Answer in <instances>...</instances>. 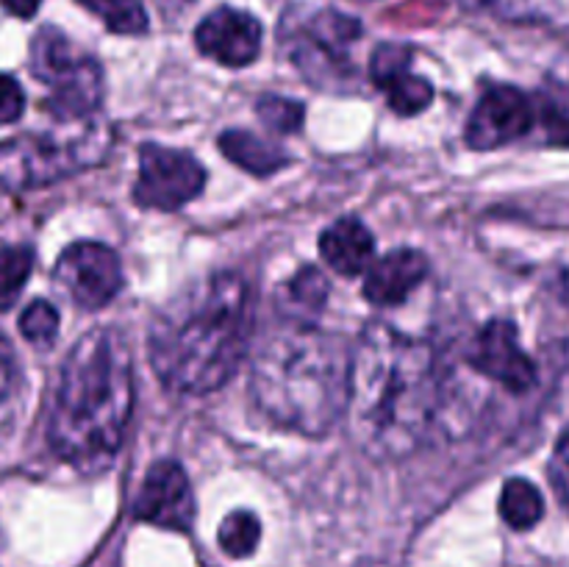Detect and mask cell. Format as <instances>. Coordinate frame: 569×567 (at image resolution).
<instances>
[{"label": "cell", "instance_id": "cell-20", "mask_svg": "<svg viewBox=\"0 0 569 567\" xmlns=\"http://www.w3.org/2000/svg\"><path fill=\"white\" fill-rule=\"evenodd\" d=\"M33 270V250L28 245L0 248V311L11 309Z\"/></svg>", "mask_w": 569, "mask_h": 567}, {"label": "cell", "instance_id": "cell-6", "mask_svg": "<svg viewBox=\"0 0 569 567\" xmlns=\"http://www.w3.org/2000/svg\"><path fill=\"white\" fill-rule=\"evenodd\" d=\"M31 72L48 87L44 109L61 122L94 117L103 100L100 64L56 28H42L33 37Z\"/></svg>", "mask_w": 569, "mask_h": 567}, {"label": "cell", "instance_id": "cell-3", "mask_svg": "<svg viewBox=\"0 0 569 567\" xmlns=\"http://www.w3.org/2000/svg\"><path fill=\"white\" fill-rule=\"evenodd\" d=\"M133 409L131 348L117 328H92L67 354L48 420L50 448L78 472H103Z\"/></svg>", "mask_w": 569, "mask_h": 567}, {"label": "cell", "instance_id": "cell-4", "mask_svg": "<svg viewBox=\"0 0 569 567\" xmlns=\"http://www.w3.org/2000/svg\"><path fill=\"white\" fill-rule=\"evenodd\" d=\"M353 350L339 334L289 322L261 342L250 392L270 420L306 437H322L350 400Z\"/></svg>", "mask_w": 569, "mask_h": 567}, {"label": "cell", "instance_id": "cell-10", "mask_svg": "<svg viewBox=\"0 0 569 567\" xmlns=\"http://www.w3.org/2000/svg\"><path fill=\"white\" fill-rule=\"evenodd\" d=\"M537 122V106L517 87H492L467 120V145L472 150H498L528 137Z\"/></svg>", "mask_w": 569, "mask_h": 567}, {"label": "cell", "instance_id": "cell-28", "mask_svg": "<svg viewBox=\"0 0 569 567\" xmlns=\"http://www.w3.org/2000/svg\"><path fill=\"white\" fill-rule=\"evenodd\" d=\"M14 370H17V361H14V350H11L9 339L0 334V398L9 392L11 381H14Z\"/></svg>", "mask_w": 569, "mask_h": 567}, {"label": "cell", "instance_id": "cell-18", "mask_svg": "<svg viewBox=\"0 0 569 567\" xmlns=\"http://www.w3.org/2000/svg\"><path fill=\"white\" fill-rule=\"evenodd\" d=\"M220 148L233 165L253 172V176H272V172H278L289 161L281 153V148H276V145H270L267 139L256 137L250 131H226L220 137Z\"/></svg>", "mask_w": 569, "mask_h": 567}, {"label": "cell", "instance_id": "cell-16", "mask_svg": "<svg viewBox=\"0 0 569 567\" xmlns=\"http://www.w3.org/2000/svg\"><path fill=\"white\" fill-rule=\"evenodd\" d=\"M320 256L339 276H359L372 265L376 239L365 222L356 217H342L322 231Z\"/></svg>", "mask_w": 569, "mask_h": 567}, {"label": "cell", "instance_id": "cell-22", "mask_svg": "<svg viewBox=\"0 0 569 567\" xmlns=\"http://www.w3.org/2000/svg\"><path fill=\"white\" fill-rule=\"evenodd\" d=\"M217 539H220V548L226 550L228 556L244 559V556L253 554L256 545H259L261 523L256 520V515H250V511H231V515L222 520Z\"/></svg>", "mask_w": 569, "mask_h": 567}, {"label": "cell", "instance_id": "cell-7", "mask_svg": "<svg viewBox=\"0 0 569 567\" xmlns=\"http://www.w3.org/2000/svg\"><path fill=\"white\" fill-rule=\"evenodd\" d=\"M361 26L339 11H317L298 28L287 31V53L292 64L309 78L311 87L348 92L356 83L353 44L359 42Z\"/></svg>", "mask_w": 569, "mask_h": 567}, {"label": "cell", "instance_id": "cell-23", "mask_svg": "<svg viewBox=\"0 0 569 567\" xmlns=\"http://www.w3.org/2000/svg\"><path fill=\"white\" fill-rule=\"evenodd\" d=\"M20 334L37 348H50L59 334V311L48 300H33L20 315Z\"/></svg>", "mask_w": 569, "mask_h": 567}, {"label": "cell", "instance_id": "cell-14", "mask_svg": "<svg viewBox=\"0 0 569 567\" xmlns=\"http://www.w3.org/2000/svg\"><path fill=\"white\" fill-rule=\"evenodd\" d=\"M370 78L389 100V109L400 117L420 115L431 106L433 87L428 78L411 72V50L403 44H381L372 53Z\"/></svg>", "mask_w": 569, "mask_h": 567}, {"label": "cell", "instance_id": "cell-29", "mask_svg": "<svg viewBox=\"0 0 569 567\" xmlns=\"http://www.w3.org/2000/svg\"><path fill=\"white\" fill-rule=\"evenodd\" d=\"M0 3H3L6 9L11 11V14H17V17H31L33 11L39 9V3H42V0H0Z\"/></svg>", "mask_w": 569, "mask_h": 567}, {"label": "cell", "instance_id": "cell-21", "mask_svg": "<svg viewBox=\"0 0 569 567\" xmlns=\"http://www.w3.org/2000/svg\"><path fill=\"white\" fill-rule=\"evenodd\" d=\"M83 9L106 22L114 33H144L148 31V11L142 0H78Z\"/></svg>", "mask_w": 569, "mask_h": 567}, {"label": "cell", "instance_id": "cell-24", "mask_svg": "<svg viewBox=\"0 0 569 567\" xmlns=\"http://www.w3.org/2000/svg\"><path fill=\"white\" fill-rule=\"evenodd\" d=\"M256 115H259L261 122L270 126L272 131L295 133L300 126H303L306 111L298 100L281 98V94H264V98L256 103Z\"/></svg>", "mask_w": 569, "mask_h": 567}, {"label": "cell", "instance_id": "cell-15", "mask_svg": "<svg viewBox=\"0 0 569 567\" xmlns=\"http://www.w3.org/2000/svg\"><path fill=\"white\" fill-rule=\"evenodd\" d=\"M426 253L400 248L378 259L365 278V298L376 306H398L426 281Z\"/></svg>", "mask_w": 569, "mask_h": 567}, {"label": "cell", "instance_id": "cell-13", "mask_svg": "<svg viewBox=\"0 0 569 567\" xmlns=\"http://www.w3.org/2000/svg\"><path fill=\"white\" fill-rule=\"evenodd\" d=\"M261 37H264V31H261V22L253 14L228 9V6L203 17V22L194 31V42H198L200 53L226 67L253 64L261 50Z\"/></svg>", "mask_w": 569, "mask_h": 567}, {"label": "cell", "instance_id": "cell-31", "mask_svg": "<svg viewBox=\"0 0 569 567\" xmlns=\"http://www.w3.org/2000/svg\"><path fill=\"white\" fill-rule=\"evenodd\" d=\"M359 567H387V565H381V561H365V565H359Z\"/></svg>", "mask_w": 569, "mask_h": 567}, {"label": "cell", "instance_id": "cell-19", "mask_svg": "<svg viewBox=\"0 0 569 567\" xmlns=\"http://www.w3.org/2000/svg\"><path fill=\"white\" fill-rule=\"evenodd\" d=\"M545 515L542 493L528 478H509L500 493V517L515 531H528L537 526Z\"/></svg>", "mask_w": 569, "mask_h": 567}, {"label": "cell", "instance_id": "cell-26", "mask_svg": "<svg viewBox=\"0 0 569 567\" xmlns=\"http://www.w3.org/2000/svg\"><path fill=\"white\" fill-rule=\"evenodd\" d=\"M26 109V92H22L20 83L11 76L0 72V126H9L17 122Z\"/></svg>", "mask_w": 569, "mask_h": 567}, {"label": "cell", "instance_id": "cell-12", "mask_svg": "<svg viewBox=\"0 0 569 567\" xmlns=\"http://www.w3.org/2000/svg\"><path fill=\"white\" fill-rule=\"evenodd\" d=\"M470 365L517 395L537 384V365L522 350L520 334L511 320H492L478 331L470 348Z\"/></svg>", "mask_w": 569, "mask_h": 567}, {"label": "cell", "instance_id": "cell-8", "mask_svg": "<svg viewBox=\"0 0 569 567\" xmlns=\"http://www.w3.org/2000/svg\"><path fill=\"white\" fill-rule=\"evenodd\" d=\"M206 187V170L194 156L183 150L142 145L139 150V178L133 200L144 209L172 211L198 198Z\"/></svg>", "mask_w": 569, "mask_h": 567}, {"label": "cell", "instance_id": "cell-9", "mask_svg": "<svg viewBox=\"0 0 569 567\" xmlns=\"http://www.w3.org/2000/svg\"><path fill=\"white\" fill-rule=\"evenodd\" d=\"M53 278L78 309L94 311L111 304L122 289V265L106 245L76 242L59 256Z\"/></svg>", "mask_w": 569, "mask_h": 567}, {"label": "cell", "instance_id": "cell-30", "mask_svg": "<svg viewBox=\"0 0 569 567\" xmlns=\"http://www.w3.org/2000/svg\"><path fill=\"white\" fill-rule=\"evenodd\" d=\"M559 295H561V300H565V306L569 309V270L561 272V278H559Z\"/></svg>", "mask_w": 569, "mask_h": 567}, {"label": "cell", "instance_id": "cell-5", "mask_svg": "<svg viewBox=\"0 0 569 567\" xmlns=\"http://www.w3.org/2000/svg\"><path fill=\"white\" fill-rule=\"evenodd\" d=\"M114 145L103 117L61 122L44 133H26L0 145V189L26 192L98 167Z\"/></svg>", "mask_w": 569, "mask_h": 567}, {"label": "cell", "instance_id": "cell-27", "mask_svg": "<svg viewBox=\"0 0 569 567\" xmlns=\"http://www.w3.org/2000/svg\"><path fill=\"white\" fill-rule=\"evenodd\" d=\"M548 87H550V100L559 106L565 115H569V53L559 56L553 61L548 72Z\"/></svg>", "mask_w": 569, "mask_h": 567}, {"label": "cell", "instance_id": "cell-25", "mask_svg": "<svg viewBox=\"0 0 569 567\" xmlns=\"http://www.w3.org/2000/svg\"><path fill=\"white\" fill-rule=\"evenodd\" d=\"M548 478L556 498L565 506H569V426L561 431L559 442H556L553 459H550L548 465Z\"/></svg>", "mask_w": 569, "mask_h": 567}, {"label": "cell", "instance_id": "cell-2", "mask_svg": "<svg viewBox=\"0 0 569 567\" xmlns=\"http://www.w3.org/2000/svg\"><path fill=\"white\" fill-rule=\"evenodd\" d=\"M253 334V295L237 272H211L172 295L148 331L150 365L172 392L206 395L231 381Z\"/></svg>", "mask_w": 569, "mask_h": 567}, {"label": "cell", "instance_id": "cell-17", "mask_svg": "<svg viewBox=\"0 0 569 567\" xmlns=\"http://www.w3.org/2000/svg\"><path fill=\"white\" fill-rule=\"evenodd\" d=\"M328 295H331V284L322 276L317 267H303L298 276L289 278L281 289H278V309L283 311L289 322L298 326H311L317 315L326 306Z\"/></svg>", "mask_w": 569, "mask_h": 567}, {"label": "cell", "instance_id": "cell-1", "mask_svg": "<svg viewBox=\"0 0 569 567\" xmlns=\"http://www.w3.org/2000/svg\"><path fill=\"white\" fill-rule=\"evenodd\" d=\"M445 372L437 348L387 322L361 331L350 370V434L381 461L417 454L439 431Z\"/></svg>", "mask_w": 569, "mask_h": 567}, {"label": "cell", "instance_id": "cell-11", "mask_svg": "<svg viewBox=\"0 0 569 567\" xmlns=\"http://www.w3.org/2000/svg\"><path fill=\"white\" fill-rule=\"evenodd\" d=\"M133 515L167 531H189L194 523V495L183 467L172 459L156 461L133 500Z\"/></svg>", "mask_w": 569, "mask_h": 567}]
</instances>
